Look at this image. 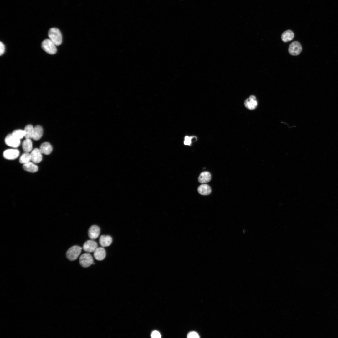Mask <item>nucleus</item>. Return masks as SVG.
I'll return each mask as SVG.
<instances>
[{"label": "nucleus", "mask_w": 338, "mask_h": 338, "mask_svg": "<svg viewBox=\"0 0 338 338\" xmlns=\"http://www.w3.org/2000/svg\"><path fill=\"white\" fill-rule=\"evenodd\" d=\"M39 149L42 154L48 155L51 153L53 148L50 143L45 142L41 145Z\"/></svg>", "instance_id": "nucleus-14"}, {"label": "nucleus", "mask_w": 338, "mask_h": 338, "mask_svg": "<svg viewBox=\"0 0 338 338\" xmlns=\"http://www.w3.org/2000/svg\"><path fill=\"white\" fill-rule=\"evenodd\" d=\"M0 55L1 56L3 55L5 52V47L3 43L1 42H0Z\"/></svg>", "instance_id": "nucleus-27"}, {"label": "nucleus", "mask_w": 338, "mask_h": 338, "mask_svg": "<svg viewBox=\"0 0 338 338\" xmlns=\"http://www.w3.org/2000/svg\"><path fill=\"white\" fill-rule=\"evenodd\" d=\"M198 191L200 194L207 195L210 194L211 189L210 187L207 184H202L200 185L197 189Z\"/></svg>", "instance_id": "nucleus-18"}, {"label": "nucleus", "mask_w": 338, "mask_h": 338, "mask_svg": "<svg viewBox=\"0 0 338 338\" xmlns=\"http://www.w3.org/2000/svg\"><path fill=\"white\" fill-rule=\"evenodd\" d=\"M34 127L31 125H26L23 130L25 132V137L26 139L32 138Z\"/></svg>", "instance_id": "nucleus-21"}, {"label": "nucleus", "mask_w": 338, "mask_h": 338, "mask_svg": "<svg viewBox=\"0 0 338 338\" xmlns=\"http://www.w3.org/2000/svg\"><path fill=\"white\" fill-rule=\"evenodd\" d=\"M35 163L32 162H29L23 165V167L24 170L27 172L32 173L37 172L38 170V167Z\"/></svg>", "instance_id": "nucleus-15"}, {"label": "nucleus", "mask_w": 338, "mask_h": 338, "mask_svg": "<svg viewBox=\"0 0 338 338\" xmlns=\"http://www.w3.org/2000/svg\"><path fill=\"white\" fill-rule=\"evenodd\" d=\"M5 142L8 146L16 148L20 144V141L15 137L12 134L8 135L5 137Z\"/></svg>", "instance_id": "nucleus-6"}, {"label": "nucleus", "mask_w": 338, "mask_h": 338, "mask_svg": "<svg viewBox=\"0 0 338 338\" xmlns=\"http://www.w3.org/2000/svg\"><path fill=\"white\" fill-rule=\"evenodd\" d=\"M197 140V137L194 136H186L184 138L183 143L185 145L190 146L192 143Z\"/></svg>", "instance_id": "nucleus-23"}, {"label": "nucleus", "mask_w": 338, "mask_h": 338, "mask_svg": "<svg viewBox=\"0 0 338 338\" xmlns=\"http://www.w3.org/2000/svg\"><path fill=\"white\" fill-rule=\"evenodd\" d=\"M43 134V129L42 126L37 125L34 127L32 138L34 140H38L42 137Z\"/></svg>", "instance_id": "nucleus-16"}, {"label": "nucleus", "mask_w": 338, "mask_h": 338, "mask_svg": "<svg viewBox=\"0 0 338 338\" xmlns=\"http://www.w3.org/2000/svg\"><path fill=\"white\" fill-rule=\"evenodd\" d=\"M151 337L152 338H160L161 337V335L159 332L154 330L151 333Z\"/></svg>", "instance_id": "nucleus-26"}, {"label": "nucleus", "mask_w": 338, "mask_h": 338, "mask_svg": "<svg viewBox=\"0 0 338 338\" xmlns=\"http://www.w3.org/2000/svg\"><path fill=\"white\" fill-rule=\"evenodd\" d=\"M79 262L84 268L89 267L94 263L92 256L89 253H85L82 254L79 258Z\"/></svg>", "instance_id": "nucleus-4"}, {"label": "nucleus", "mask_w": 338, "mask_h": 338, "mask_svg": "<svg viewBox=\"0 0 338 338\" xmlns=\"http://www.w3.org/2000/svg\"><path fill=\"white\" fill-rule=\"evenodd\" d=\"M100 233V228L96 225L91 226L88 231V236L91 240H94L98 238Z\"/></svg>", "instance_id": "nucleus-10"}, {"label": "nucleus", "mask_w": 338, "mask_h": 338, "mask_svg": "<svg viewBox=\"0 0 338 338\" xmlns=\"http://www.w3.org/2000/svg\"><path fill=\"white\" fill-rule=\"evenodd\" d=\"M82 248L77 245H74L70 247L66 253L67 258L70 261L76 260L80 254Z\"/></svg>", "instance_id": "nucleus-2"}, {"label": "nucleus", "mask_w": 338, "mask_h": 338, "mask_svg": "<svg viewBox=\"0 0 338 338\" xmlns=\"http://www.w3.org/2000/svg\"><path fill=\"white\" fill-rule=\"evenodd\" d=\"M12 134L14 137L19 140L25 137V132L24 130L21 129L15 130Z\"/></svg>", "instance_id": "nucleus-24"}, {"label": "nucleus", "mask_w": 338, "mask_h": 338, "mask_svg": "<svg viewBox=\"0 0 338 338\" xmlns=\"http://www.w3.org/2000/svg\"><path fill=\"white\" fill-rule=\"evenodd\" d=\"M41 46L43 49L49 54H54L57 52L56 45L49 39L44 40L42 43Z\"/></svg>", "instance_id": "nucleus-3"}, {"label": "nucleus", "mask_w": 338, "mask_h": 338, "mask_svg": "<svg viewBox=\"0 0 338 338\" xmlns=\"http://www.w3.org/2000/svg\"><path fill=\"white\" fill-rule=\"evenodd\" d=\"M31 161L35 163H39L42 159V153L38 148H36L32 151L30 153Z\"/></svg>", "instance_id": "nucleus-9"}, {"label": "nucleus", "mask_w": 338, "mask_h": 338, "mask_svg": "<svg viewBox=\"0 0 338 338\" xmlns=\"http://www.w3.org/2000/svg\"><path fill=\"white\" fill-rule=\"evenodd\" d=\"M93 255L94 257L97 260H102L106 257L105 250L102 247H98L94 252Z\"/></svg>", "instance_id": "nucleus-12"}, {"label": "nucleus", "mask_w": 338, "mask_h": 338, "mask_svg": "<svg viewBox=\"0 0 338 338\" xmlns=\"http://www.w3.org/2000/svg\"><path fill=\"white\" fill-rule=\"evenodd\" d=\"M97 248V242L91 239L86 241L83 246V250L88 253L94 252Z\"/></svg>", "instance_id": "nucleus-8"}, {"label": "nucleus", "mask_w": 338, "mask_h": 338, "mask_svg": "<svg viewBox=\"0 0 338 338\" xmlns=\"http://www.w3.org/2000/svg\"><path fill=\"white\" fill-rule=\"evenodd\" d=\"M302 50V46L300 43L298 41H294L289 45L288 51L289 53L292 55L296 56L300 54Z\"/></svg>", "instance_id": "nucleus-5"}, {"label": "nucleus", "mask_w": 338, "mask_h": 338, "mask_svg": "<svg viewBox=\"0 0 338 338\" xmlns=\"http://www.w3.org/2000/svg\"><path fill=\"white\" fill-rule=\"evenodd\" d=\"M19 151L18 149H10L5 150L3 152V157L8 160H14L18 157Z\"/></svg>", "instance_id": "nucleus-7"}, {"label": "nucleus", "mask_w": 338, "mask_h": 338, "mask_svg": "<svg viewBox=\"0 0 338 338\" xmlns=\"http://www.w3.org/2000/svg\"><path fill=\"white\" fill-rule=\"evenodd\" d=\"M211 176L210 173L208 172L205 171L202 172L200 175L198 180L201 183H204L209 182L211 180Z\"/></svg>", "instance_id": "nucleus-17"}, {"label": "nucleus", "mask_w": 338, "mask_h": 338, "mask_svg": "<svg viewBox=\"0 0 338 338\" xmlns=\"http://www.w3.org/2000/svg\"><path fill=\"white\" fill-rule=\"evenodd\" d=\"M31 161L30 153L24 152L20 156L19 162L20 163L24 164Z\"/></svg>", "instance_id": "nucleus-22"}, {"label": "nucleus", "mask_w": 338, "mask_h": 338, "mask_svg": "<svg viewBox=\"0 0 338 338\" xmlns=\"http://www.w3.org/2000/svg\"><path fill=\"white\" fill-rule=\"evenodd\" d=\"M22 147L25 152L29 153L32 149V143L30 139H26L22 143Z\"/></svg>", "instance_id": "nucleus-19"}, {"label": "nucleus", "mask_w": 338, "mask_h": 338, "mask_svg": "<svg viewBox=\"0 0 338 338\" xmlns=\"http://www.w3.org/2000/svg\"><path fill=\"white\" fill-rule=\"evenodd\" d=\"M49 39L56 46L60 45L62 42V37L60 31L55 28H51L48 32Z\"/></svg>", "instance_id": "nucleus-1"}, {"label": "nucleus", "mask_w": 338, "mask_h": 338, "mask_svg": "<svg viewBox=\"0 0 338 338\" xmlns=\"http://www.w3.org/2000/svg\"><path fill=\"white\" fill-rule=\"evenodd\" d=\"M112 242V238L110 235H102L99 239L100 244L102 247L110 246Z\"/></svg>", "instance_id": "nucleus-13"}, {"label": "nucleus", "mask_w": 338, "mask_h": 338, "mask_svg": "<svg viewBox=\"0 0 338 338\" xmlns=\"http://www.w3.org/2000/svg\"><path fill=\"white\" fill-rule=\"evenodd\" d=\"M258 103L256 97L253 95H251L246 99L244 102L246 108L250 110H254L257 107Z\"/></svg>", "instance_id": "nucleus-11"}, {"label": "nucleus", "mask_w": 338, "mask_h": 338, "mask_svg": "<svg viewBox=\"0 0 338 338\" xmlns=\"http://www.w3.org/2000/svg\"><path fill=\"white\" fill-rule=\"evenodd\" d=\"M188 338H198L199 336L198 334L195 331H191L189 333L187 336Z\"/></svg>", "instance_id": "nucleus-25"}, {"label": "nucleus", "mask_w": 338, "mask_h": 338, "mask_svg": "<svg viewBox=\"0 0 338 338\" xmlns=\"http://www.w3.org/2000/svg\"><path fill=\"white\" fill-rule=\"evenodd\" d=\"M294 37V33L291 30H287L284 32L281 35V39L284 42H288L292 40Z\"/></svg>", "instance_id": "nucleus-20"}]
</instances>
